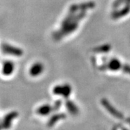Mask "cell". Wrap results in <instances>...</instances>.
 Here are the masks:
<instances>
[{"label":"cell","mask_w":130,"mask_h":130,"mask_svg":"<svg viewBox=\"0 0 130 130\" xmlns=\"http://www.w3.org/2000/svg\"><path fill=\"white\" fill-rule=\"evenodd\" d=\"M3 50L5 53L11 54V55H20L21 54V51L20 50L14 48L13 46H9V45H4L3 46Z\"/></svg>","instance_id":"1"},{"label":"cell","mask_w":130,"mask_h":130,"mask_svg":"<svg viewBox=\"0 0 130 130\" xmlns=\"http://www.w3.org/2000/svg\"><path fill=\"white\" fill-rule=\"evenodd\" d=\"M13 70V64L12 63L7 62L4 64V69H3V73L4 74L9 75L12 72Z\"/></svg>","instance_id":"2"},{"label":"cell","mask_w":130,"mask_h":130,"mask_svg":"<svg viewBox=\"0 0 130 130\" xmlns=\"http://www.w3.org/2000/svg\"><path fill=\"white\" fill-rule=\"evenodd\" d=\"M42 69H43L42 66L38 64H35V66H33V67L31 70V72L32 75H37L42 71Z\"/></svg>","instance_id":"3"},{"label":"cell","mask_w":130,"mask_h":130,"mask_svg":"<svg viewBox=\"0 0 130 130\" xmlns=\"http://www.w3.org/2000/svg\"><path fill=\"white\" fill-rule=\"evenodd\" d=\"M110 67L113 70H117L120 67V62L117 60H112L110 64Z\"/></svg>","instance_id":"4"},{"label":"cell","mask_w":130,"mask_h":130,"mask_svg":"<svg viewBox=\"0 0 130 130\" xmlns=\"http://www.w3.org/2000/svg\"><path fill=\"white\" fill-rule=\"evenodd\" d=\"M14 116H15L14 113H11V114L9 115L6 118V119L5 120V123H4V125H6V127H7L9 125L10 122L11 121V120H12Z\"/></svg>","instance_id":"5"}]
</instances>
